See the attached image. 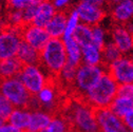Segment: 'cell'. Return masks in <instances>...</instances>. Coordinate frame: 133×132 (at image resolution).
Masks as SVG:
<instances>
[{"instance_id": "1", "label": "cell", "mask_w": 133, "mask_h": 132, "mask_svg": "<svg viewBox=\"0 0 133 132\" xmlns=\"http://www.w3.org/2000/svg\"><path fill=\"white\" fill-rule=\"evenodd\" d=\"M65 117L73 132H99L96 110L81 98L69 104Z\"/></svg>"}, {"instance_id": "2", "label": "cell", "mask_w": 133, "mask_h": 132, "mask_svg": "<svg viewBox=\"0 0 133 132\" xmlns=\"http://www.w3.org/2000/svg\"><path fill=\"white\" fill-rule=\"evenodd\" d=\"M119 85L106 72L96 84L81 98L95 110L110 108L111 104L118 95Z\"/></svg>"}, {"instance_id": "3", "label": "cell", "mask_w": 133, "mask_h": 132, "mask_svg": "<svg viewBox=\"0 0 133 132\" xmlns=\"http://www.w3.org/2000/svg\"><path fill=\"white\" fill-rule=\"evenodd\" d=\"M68 63L65 47L62 39L51 38L40 51V65L49 76L57 77Z\"/></svg>"}, {"instance_id": "4", "label": "cell", "mask_w": 133, "mask_h": 132, "mask_svg": "<svg viewBox=\"0 0 133 132\" xmlns=\"http://www.w3.org/2000/svg\"><path fill=\"white\" fill-rule=\"evenodd\" d=\"M106 72L107 68L105 65H89L81 63L76 71L73 90L80 98H82Z\"/></svg>"}, {"instance_id": "5", "label": "cell", "mask_w": 133, "mask_h": 132, "mask_svg": "<svg viewBox=\"0 0 133 132\" xmlns=\"http://www.w3.org/2000/svg\"><path fill=\"white\" fill-rule=\"evenodd\" d=\"M0 93L12 104L14 108H28L33 96L18 77L1 80Z\"/></svg>"}, {"instance_id": "6", "label": "cell", "mask_w": 133, "mask_h": 132, "mask_svg": "<svg viewBox=\"0 0 133 132\" xmlns=\"http://www.w3.org/2000/svg\"><path fill=\"white\" fill-rule=\"evenodd\" d=\"M18 78L32 95H37L46 85L50 84L49 75L40 64L23 65Z\"/></svg>"}, {"instance_id": "7", "label": "cell", "mask_w": 133, "mask_h": 132, "mask_svg": "<svg viewBox=\"0 0 133 132\" xmlns=\"http://www.w3.org/2000/svg\"><path fill=\"white\" fill-rule=\"evenodd\" d=\"M21 42V28L6 27L0 35V61L17 55Z\"/></svg>"}, {"instance_id": "8", "label": "cell", "mask_w": 133, "mask_h": 132, "mask_svg": "<svg viewBox=\"0 0 133 132\" xmlns=\"http://www.w3.org/2000/svg\"><path fill=\"white\" fill-rule=\"evenodd\" d=\"M106 68L107 72L119 86L133 82V61L131 60L130 56L123 55L119 59Z\"/></svg>"}, {"instance_id": "9", "label": "cell", "mask_w": 133, "mask_h": 132, "mask_svg": "<svg viewBox=\"0 0 133 132\" xmlns=\"http://www.w3.org/2000/svg\"><path fill=\"white\" fill-rule=\"evenodd\" d=\"M74 9L78 13L81 23L88 24L90 27L101 24L107 16V11L105 6L90 4L84 1H80V0L74 6Z\"/></svg>"}, {"instance_id": "10", "label": "cell", "mask_w": 133, "mask_h": 132, "mask_svg": "<svg viewBox=\"0 0 133 132\" xmlns=\"http://www.w3.org/2000/svg\"><path fill=\"white\" fill-rule=\"evenodd\" d=\"M21 39L33 48L37 49L38 51H41L50 41L51 37L44 28H40L31 23L21 28Z\"/></svg>"}, {"instance_id": "11", "label": "cell", "mask_w": 133, "mask_h": 132, "mask_svg": "<svg viewBox=\"0 0 133 132\" xmlns=\"http://www.w3.org/2000/svg\"><path fill=\"white\" fill-rule=\"evenodd\" d=\"M99 132H123L126 130L123 118L118 117L110 108L96 110Z\"/></svg>"}, {"instance_id": "12", "label": "cell", "mask_w": 133, "mask_h": 132, "mask_svg": "<svg viewBox=\"0 0 133 132\" xmlns=\"http://www.w3.org/2000/svg\"><path fill=\"white\" fill-rule=\"evenodd\" d=\"M110 41H112L123 55L130 56L133 52V35L126 29L125 25L114 24L110 31Z\"/></svg>"}, {"instance_id": "13", "label": "cell", "mask_w": 133, "mask_h": 132, "mask_svg": "<svg viewBox=\"0 0 133 132\" xmlns=\"http://www.w3.org/2000/svg\"><path fill=\"white\" fill-rule=\"evenodd\" d=\"M110 16L115 24L126 25L133 20V0H123V1L112 4Z\"/></svg>"}, {"instance_id": "14", "label": "cell", "mask_w": 133, "mask_h": 132, "mask_svg": "<svg viewBox=\"0 0 133 132\" xmlns=\"http://www.w3.org/2000/svg\"><path fill=\"white\" fill-rule=\"evenodd\" d=\"M37 100L40 104V108L52 113L58 107V91L52 84L46 85L37 95Z\"/></svg>"}, {"instance_id": "15", "label": "cell", "mask_w": 133, "mask_h": 132, "mask_svg": "<svg viewBox=\"0 0 133 132\" xmlns=\"http://www.w3.org/2000/svg\"><path fill=\"white\" fill-rule=\"evenodd\" d=\"M66 20H68V13L57 12L52 20L45 27V30L49 33L50 37L54 39H62L65 32Z\"/></svg>"}, {"instance_id": "16", "label": "cell", "mask_w": 133, "mask_h": 132, "mask_svg": "<svg viewBox=\"0 0 133 132\" xmlns=\"http://www.w3.org/2000/svg\"><path fill=\"white\" fill-rule=\"evenodd\" d=\"M52 114L43 109L33 110L26 132H41L52 120Z\"/></svg>"}, {"instance_id": "17", "label": "cell", "mask_w": 133, "mask_h": 132, "mask_svg": "<svg viewBox=\"0 0 133 132\" xmlns=\"http://www.w3.org/2000/svg\"><path fill=\"white\" fill-rule=\"evenodd\" d=\"M56 13H57V11L51 1L41 2L38 5L36 16H35L34 20H33L32 24H35L37 27L45 29L48 23L52 20V18L55 16Z\"/></svg>"}, {"instance_id": "18", "label": "cell", "mask_w": 133, "mask_h": 132, "mask_svg": "<svg viewBox=\"0 0 133 132\" xmlns=\"http://www.w3.org/2000/svg\"><path fill=\"white\" fill-rule=\"evenodd\" d=\"M22 68V62L16 56L1 60L0 61V80L18 77Z\"/></svg>"}, {"instance_id": "19", "label": "cell", "mask_w": 133, "mask_h": 132, "mask_svg": "<svg viewBox=\"0 0 133 132\" xmlns=\"http://www.w3.org/2000/svg\"><path fill=\"white\" fill-rule=\"evenodd\" d=\"M62 40L65 47L68 63L78 68L82 63V47L73 37L62 39Z\"/></svg>"}, {"instance_id": "20", "label": "cell", "mask_w": 133, "mask_h": 132, "mask_svg": "<svg viewBox=\"0 0 133 132\" xmlns=\"http://www.w3.org/2000/svg\"><path fill=\"white\" fill-rule=\"evenodd\" d=\"M31 113L32 111L29 108H14L6 122L21 131L26 132L31 120Z\"/></svg>"}, {"instance_id": "21", "label": "cell", "mask_w": 133, "mask_h": 132, "mask_svg": "<svg viewBox=\"0 0 133 132\" xmlns=\"http://www.w3.org/2000/svg\"><path fill=\"white\" fill-rule=\"evenodd\" d=\"M16 57L22 62L23 65L40 63V51L24 41L21 42Z\"/></svg>"}, {"instance_id": "22", "label": "cell", "mask_w": 133, "mask_h": 132, "mask_svg": "<svg viewBox=\"0 0 133 132\" xmlns=\"http://www.w3.org/2000/svg\"><path fill=\"white\" fill-rule=\"evenodd\" d=\"M82 63L89 65H104L103 49L94 43L82 47Z\"/></svg>"}, {"instance_id": "23", "label": "cell", "mask_w": 133, "mask_h": 132, "mask_svg": "<svg viewBox=\"0 0 133 132\" xmlns=\"http://www.w3.org/2000/svg\"><path fill=\"white\" fill-rule=\"evenodd\" d=\"M110 109L118 117L124 118L129 113L133 111V100H130V98L125 96L117 95L113 101V103L111 104Z\"/></svg>"}, {"instance_id": "24", "label": "cell", "mask_w": 133, "mask_h": 132, "mask_svg": "<svg viewBox=\"0 0 133 132\" xmlns=\"http://www.w3.org/2000/svg\"><path fill=\"white\" fill-rule=\"evenodd\" d=\"M41 132H73L70 122L63 115H54Z\"/></svg>"}, {"instance_id": "25", "label": "cell", "mask_w": 133, "mask_h": 132, "mask_svg": "<svg viewBox=\"0 0 133 132\" xmlns=\"http://www.w3.org/2000/svg\"><path fill=\"white\" fill-rule=\"evenodd\" d=\"M73 38L81 45L86 47L90 43H93V33H92V27L80 23L77 28V30L74 33Z\"/></svg>"}, {"instance_id": "26", "label": "cell", "mask_w": 133, "mask_h": 132, "mask_svg": "<svg viewBox=\"0 0 133 132\" xmlns=\"http://www.w3.org/2000/svg\"><path fill=\"white\" fill-rule=\"evenodd\" d=\"M123 56L122 52L118 50L112 41H109L104 48H103V57H104V65L108 67L109 64L113 63L117 59H119Z\"/></svg>"}, {"instance_id": "27", "label": "cell", "mask_w": 133, "mask_h": 132, "mask_svg": "<svg viewBox=\"0 0 133 132\" xmlns=\"http://www.w3.org/2000/svg\"><path fill=\"white\" fill-rule=\"evenodd\" d=\"M81 23L79 16L77 11L73 8L69 13H68V20H66V27H65V32L64 35L62 37V39H66V38H71L74 36V33L77 30L78 25Z\"/></svg>"}, {"instance_id": "28", "label": "cell", "mask_w": 133, "mask_h": 132, "mask_svg": "<svg viewBox=\"0 0 133 132\" xmlns=\"http://www.w3.org/2000/svg\"><path fill=\"white\" fill-rule=\"evenodd\" d=\"M76 71H77L76 67L66 63L65 67L60 71V73L57 76L59 81H60V84H62L65 87L73 88V84H74L75 76H76Z\"/></svg>"}, {"instance_id": "29", "label": "cell", "mask_w": 133, "mask_h": 132, "mask_svg": "<svg viewBox=\"0 0 133 132\" xmlns=\"http://www.w3.org/2000/svg\"><path fill=\"white\" fill-rule=\"evenodd\" d=\"M92 33H93V43L96 44L99 48H104L110 40H108L109 33L105 27L102 24L92 27Z\"/></svg>"}, {"instance_id": "30", "label": "cell", "mask_w": 133, "mask_h": 132, "mask_svg": "<svg viewBox=\"0 0 133 132\" xmlns=\"http://www.w3.org/2000/svg\"><path fill=\"white\" fill-rule=\"evenodd\" d=\"M14 107L6 98L0 93V121L6 122L13 111Z\"/></svg>"}, {"instance_id": "31", "label": "cell", "mask_w": 133, "mask_h": 132, "mask_svg": "<svg viewBox=\"0 0 133 132\" xmlns=\"http://www.w3.org/2000/svg\"><path fill=\"white\" fill-rule=\"evenodd\" d=\"M8 24L13 28H22L24 25L22 11H11L8 15Z\"/></svg>"}, {"instance_id": "32", "label": "cell", "mask_w": 133, "mask_h": 132, "mask_svg": "<svg viewBox=\"0 0 133 132\" xmlns=\"http://www.w3.org/2000/svg\"><path fill=\"white\" fill-rule=\"evenodd\" d=\"M38 5H39V3L33 1L32 3H30V4L22 11L24 25H25V24H31V23L33 22V20H34L35 16H36L37 10H38Z\"/></svg>"}, {"instance_id": "33", "label": "cell", "mask_w": 133, "mask_h": 132, "mask_svg": "<svg viewBox=\"0 0 133 132\" xmlns=\"http://www.w3.org/2000/svg\"><path fill=\"white\" fill-rule=\"evenodd\" d=\"M5 2L11 11H23L33 0H5Z\"/></svg>"}, {"instance_id": "34", "label": "cell", "mask_w": 133, "mask_h": 132, "mask_svg": "<svg viewBox=\"0 0 133 132\" xmlns=\"http://www.w3.org/2000/svg\"><path fill=\"white\" fill-rule=\"evenodd\" d=\"M73 1L74 0H51L57 12H65L72 5Z\"/></svg>"}, {"instance_id": "35", "label": "cell", "mask_w": 133, "mask_h": 132, "mask_svg": "<svg viewBox=\"0 0 133 132\" xmlns=\"http://www.w3.org/2000/svg\"><path fill=\"white\" fill-rule=\"evenodd\" d=\"M118 95L133 100V82L126 84V85H121L118 87Z\"/></svg>"}, {"instance_id": "36", "label": "cell", "mask_w": 133, "mask_h": 132, "mask_svg": "<svg viewBox=\"0 0 133 132\" xmlns=\"http://www.w3.org/2000/svg\"><path fill=\"white\" fill-rule=\"evenodd\" d=\"M0 132H23L20 129L16 128L9 122H4L1 126H0Z\"/></svg>"}, {"instance_id": "37", "label": "cell", "mask_w": 133, "mask_h": 132, "mask_svg": "<svg viewBox=\"0 0 133 132\" xmlns=\"http://www.w3.org/2000/svg\"><path fill=\"white\" fill-rule=\"evenodd\" d=\"M123 121H124V125H125L126 130L133 131V111L131 113H129L127 116H125L123 118Z\"/></svg>"}, {"instance_id": "38", "label": "cell", "mask_w": 133, "mask_h": 132, "mask_svg": "<svg viewBox=\"0 0 133 132\" xmlns=\"http://www.w3.org/2000/svg\"><path fill=\"white\" fill-rule=\"evenodd\" d=\"M80 1H84L90 4H94V5H99V6H105V2L103 0H80Z\"/></svg>"}, {"instance_id": "39", "label": "cell", "mask_w": 133, "mask_h": 132, "mask_svg": "<svg viewBox=\"0 0 133 132\" xmlns=\"http://www.w3.org/2000/svg\"><path fill=\"white\" fill-rule=\"evenodd\" d=\"M125 27H126V29L129 31V33H131V34L133 35V20L130 21V22H128Z\"/></svg>"}, {"instance_id": "40", "label": "cell", "mask_w": 133, "mask_h": 132, "mask_svg": "<svg viewBox=\"0 0 133 132\" xmlns=\"http://www.w3.org/2000/svg\"><path fill=\"white\" fill-rule=\"evenodd\" d=\"M5 29H6V27H5V24H4V22H2V21H0V35L2 34V33L5 31Z\"/></svg>"}, {"instance_id": "41", "label": "cell", "mask_w": 133, "mask_h": 132, "mask_svg": "<svg viewBox=\"0 0 133 132\" xmlns=\"http://www.w3.org/2000/svg\"><path fill=\"white\" fill-rule=\"evenodd\" d=\"M34 2H37V3H41V2H45V1H51V0H33Z\"/></svg>"}, {"instance_id": "42", "label": "cell", "mask_w": 133, "mask_h": 132, "mask_svg": "<svg viewBox=\"0 0 133 132\" xmlns=\"http://www.w3.org/2000/svg\"><path fill=\"white\" fill-rule=\"evenodd\" d=\"M121 1H123V0H112V4H115V3H118V2H121Z\"/></svg>"}, {"instance_id": "43", "label": "cell", "mask_w": 133, "mask_h": 132, "mask_svg": "<svg viewBox=\"0 0 133 132\" xmlns=\"http://www.w3.org/2000/svg\"><path fill=\"white\" fill-rule=\"evenodd\" d=\"M105 2V4H109V3H112V0H103Z\"/></svg>"}, {"instance_id": "44", "label": "cell", "mask_w": 133, "mask_h": 132, "mask_svg": "<svg viewBox=\"0 0 133 132\" xmlns=\"http://www.w3.org/2000/svg\"><path fill=\"white\" fill-rule=\"evenodd\" d=\"M130 58H131V60L133 61V52H132V53L130 54Z\"/></svg>"}, {"instance_id": "45", "label": "cell", "mask_w": 133, "mask_h": 132, "mask_svg": "<svg viewBox=\"0 0 133 132\" xmlns=\"http://www.w3.org/2000/svg\"><path fill=\"white\" fill-rule=\"evenodd\" d=\"M123 132H133V131H129V130H124Z\"/></svg>"}, {"instance_id": "46", "label": "cell", "mask_w": 133, "mask_h": 132, "mask_svg": "<svg viewBox=\"0 0 133 132\" xmlns=\"http://www.w3.org/2000/svg\"><path fill=\"white\" fill-rule=\"evenodd\" d=\"M3 123H4V122H1V121H0V126H1V125H2Z\"/></svg>"}, {"instance_id": "47", "label": "cell", "mask_w": 133, "mask_h": 132, "mask_svg": "<svg viewBox=\"0 0 133 132\" xmlns=\"http://www.w3.org/2000/svg\"><path fill=\"white\" fill-rule=\"evenodd\" d=\"M0 82H1V80H0Z\"/></svg>"}]
</instances>
